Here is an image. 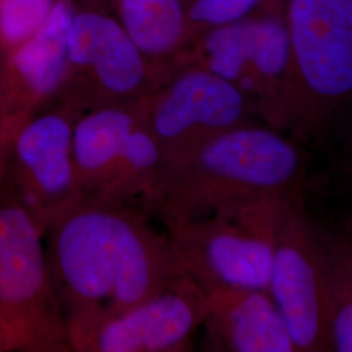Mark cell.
Here are the masks:
<instances>
[{
	"label": "cell",
	"instance_id": "obj_12",
	"mask_svg": "<svg viewBox=\"0 0 352 352\" xmlns=\"http://www.w3.org/2000/svg\"><path fill=\"white\" fill-rule=\"evenodd\" d=\"M166 179L162 151L144 119L131 131L113 177L98 201L154 215Z\"/></svg>",
	"mask_w": 352,
	"mask_h": 352
},
{
	"label": "cell",
	"instance_id": "obj_4",
	"mask_svg": "<svg viewBox=\"0 0 352 352\" xmlns=\"http://www.w3.org/2000/svg\"><path fill=\"white\" fill-rule=\"evenodd\" d=\"M291 196L230 205L164 227L180 273L206 292L267 289L278 227Z\"/></svg>",
	"mask_w": 352,
	"mask_h": 352
},
{
	"label": "cell",
	"instance_id": "obj_21",
	"mask_svg": "<svg viewBox=\"0 0 352 352\" xmlns=\"http://www.w3.org/2000/svg\"><path fill=\"white\" fill-rule=\"evenodd\" d=\"M17 350L16 340L13 338L12 331L0 317V352L13 351Z\"/></svg>",
	"mask_w": 352,
	"mask_h": 352
},
{
	"label": "cell",
	"instance_id": "obj_13",
	"mask_svg": "<svg viewBox=\"0 0 352 352\" xmlns=\"http://www.w3.org/2000/svg\"><path fill=\"white\" fill-rule=\"evenodd\" d=\"M317 228L329 351L352 352V218Z\"/></svg>",
	"mask_w": 352,
	"mask_h": 352
},
{
	"label": "cell",
	"instance_id": "obj_11",
	"mask_svg": "<svg viewBox=\"0 0 352 352\" xmlns=\"http://www.w3.org/2000/svg\"><path fill=\"white\" fill-rule=\"evenodd\" d=\"M136 113L102 107L78 119L72 131V157L82 201H98L119 164Z\"/></svg>",
	"mask_w": 352,
	"mask_h": 352
},
{
	"label": "cell",
	"instance_id": "obj_8",
	"mask_svg": "<svg viewBox=\"0 0 352 352\" xmlns=\"http://www.w3.org/2000/svg\"><path fill=\"white\" fill-rule=\"evenodd\" d=\"M208 314V292L179 274L146 300L109 316L71 342L78 352H184Z\"/></svg>",
	"mask_w": 352,
	"mask_h": 352
},
{
	"label": "cell",
	"instance_id": "obj_14",
	"mask_svg": "<svg viewBox=\"0 0 352 352\" xmlns=\"http://www.w3.org/2000/svg\"><path fill=\"white\" fill-rule=\"evenodd\" d=\"M74 16L69 3L54 4L45 25L13 55V71L34 98L50 96L63 82L69 63L68 33Z\"/></svg>",
	"mask_w": 352,
	"mask_h": 352
},
{
	"label": "cell",
	"instance_id": "obj_9",
	"mask_svg": "<svg viewBox=\"0 0 352 352\" xmlns=\"http://www.w3.org/2000/svg\"><path fill=\"white\" fill-rule=\"evenodd\" d=\"M74 124L64 115L46 113L25 122L11 144V186L45 232L82 201L72 157Z\"/></svg>",
	"mask_w": 352,
	"mask_h": 352
},
{
	"label": "cell",
	"instance_id": "obj_2",
	"mask_svg": "<svg viewBox=\"0 0 352 352\" xmlns=\"http://www.w3.org/2000/svg\"><path fill=\"white\" fill-rule=\"evenodd\" d=\"M307 158L299 142L263 122L231 128L173 168L154 217L164 227L219 208L289 197L304 187Z\"/></svg>",
	"mask_w": 352,
	"mask_h": 352
},
{
	"label": "cell",
	"instance_id": "obj_19",
	"mask_svg": "<svg viewBox=\"0 0 352 352\" xmlns=\"http://www.w3.org/2000/svg\"><path fill=\"white\" fill-rule=\"evenodd\" d=\"M338 136L340 144L336 157V171L347 195L352 199V122Z\"/></svg>",
	"mask_w": 352,
	"mask_h": 352
},
{
	"label": "cell",
	"instance_id": "obj_16",
	"mask_svg": "<svg viewBox=\"0 0 352 352\" xmlns=\"http://www.w3.org/2000/svg\"><path fill=\"white\" fill-rule=\"evenodd\" d=\"M122 17L126 34L148 55L173 50L186 28L182 0H122Z\"/></svg>",
	"mask_w": 352,
	"mask_h": 352
},
{
	"label": "cell",
	"instance_id": "obj_1",
	"mask_svg": "<svg viewBox=\"0 0 352 352\" xmlns=\"http://www.w3.org/2000/svg\"><path fill=\"white\" fill-rule=\"evenodd\" d=\"M151 218L81 201L47 227V260L69 346L94 324L146 300L182 274L166 230H157Z\"/></svg>",
	"mask_w": 352,
	"mask_h": 352
},
{
	"label": "cell",
	"instance_id": "obj_5",
	"mask_svg": "<svg viewBox=\"0 0 352 352\" xmlns=\"http://www.w3.org/2000/svg\"><path fill=\"white\" fill-rule=\"evenodd\" d=\"M45 234L12 186L0 184V317L20 351H72Z\"/></svg>",
	"mask_w": 352,
	"mask_h": 352
},
{
	"label": "cell",
	"instance_id": "obj_3",
	"mask_svg": "<svg viewBox=\"0 0 352 352\" xmlns=\"http://www.w3.org/2000/svg\"><path fill=\"white\" fill-rule=\"evenodd\" d=\"M287 132L321 144L352 122V0H286Z\"/></svg>",
	"mask_w": 352,
	"mask_h": 352
},
{
	"label": "cell",
	"instance_id": "obj_10",
	"mask_svg": "<svg viewBox=\"0 0 352 352\" xmlns=\"http://www.w3.org/2000/svg\"><path fill=\"white\" fill-rule=\"evenodd\" d=\"M204 350L298 352L287 324L267 289H219L208 292Z\"/></svg>",
	"mask_w": 352,
	"mask_h": 352
},
{
	"label": "cell",
	"instance_id": "obj_17",
	"mask_svg": "<svg viewBox=\"0 0 352 352\" xmlns=\"http://www.w3.org/2000/svg\"><path fill=\"white\" fill-rule=\"evenodd\" d=\"M52 0H0V37L20 46L47 21Z\"/></svg>",
	"mask_w": 352,
	"mask_h": 352
},
{
	"label": "cell",
	"instance_id": "obj_15",
	"mask_svg": "<svg viewBox=\"0 0 352 352\" xmlns=\"http://www.w3.org/2000/svg\"><path fill=\"white\" fill-rule=\"evenodd\" d=\"M82 67H90L100 87L119 97L136 91L146 74L142 52L124 28L101 14L82 54Z\"/></svg>",
	"mask_w": 352,
	"mask_h": 352
},
{
	"label": "cell",
	"instance_id": "obj_7",
	"mask_svg": "<svg viewBox=\"0 0 352 352\" xmlns=\"http://www.w3.org/2000/svg\"><path fill=\"white\" fill-rule=\"evenodd\" d=\"M253 118L256 109L239 89L196 65L177 76L142 119L162 151L167 175L206 141Z\"/></svg>",
	"mask_w": 352,
	"mask_h": 352
},
{
	"label": "cell",
	"instance_id": "obj_18",
	"mask_svg": "<svg viewBox=\"0 0 352 352\" xmlns=\"http://www.w3.org/2000/svg\"><path fill=\"white\" fill-rule=\"evenodd\" d=\"M282 3L285 0H195L188 19L196 25L213 29Z\"/></svg>",
	"mask_w": 352,
	"mask_h": 352
},
{
	"label": "cell",
	"instance_id": "obj_6",
	"mask_svg": "<svg viewBox=\"0 0 352 352\" xmlns=\"http://www.w3.org/2000/svg\"><path fill=\"white\" fill-rule=\"evenodd\" d=\"M267 291L298 352L329 351L318 228L304 188L291 196L280 218Z\"/></svg>",
	"mask_w": 352,
	"mask_h": 352
},
{
	"label": "cell",
	"instance_id": "obj_20",
	"mask_svg": "<svg viewBox=\"0 0 352 352\" xmlns=\"http://www.w3.org/2000/svg\"><path fill=\"white\" fill-rule=\"evenodd\" d=\"M16 131L17 129L11 126H0V184L3 183V177L8 167L11 144Z\"/></svg>",
	"mask_w": 352,
	"mask_h": 352
}]
</instances>
